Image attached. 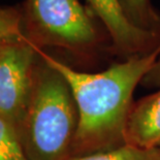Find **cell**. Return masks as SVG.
<instances>
[{
    "label": "cell",
    "mask_w": 160,
    "mask_h": 160,
    "mask_svg": "<svg viewBox=\"0 0 160 160\" xmlns=\"http://www.w3.org/2000/svg\"><path fill=\"white\" fill-rule=\"evenodd\" d=\"M39 56L68 83L77 103L79 125L72 156L105 152L126 144L132 95L160 57V42L144 55L130 57L100 72H83L37 49Z\"/></svg>",
    "instance_id": "1"
},
{
    "label": "cell",
    "mask_w": 160,
    "mask_h": 160,
    "mask_svg": "<svg viewBox=\"0 0 160 160\" xmlns=\"http://www.w3.org/2000/svg\"><path fill=\"white\" fill-rule=\"evenodd\" d=\"M78 125L68 83L38 54L31 100L18 134L24 153L29 160H68Z\"/></svg>",
    "instance_id": "2"
},
{
    "label": "cell",
    "mask_w": 160,
    "mask_h": 160,
    "mask_svg": "<svg viewBox=\"0 0 160 160\" xmlns=\"http://www.w3.org/2000/svg\"><path fill=\"white\" fill-rule=\"evenodd\" d=\"M22 17L25 37L37 49L88 57L101 46L99 29L79 0H26Z\"/></svg>",
    "instance_id": "3"
},
{
    "label": "cell",
    "mask_w": 160,
    "mask_h": 160,
    "mask_svg": "<svg viewBox=\"0 0 160 160\" xmlns=\"http://www.w3.org/2000/svg\"><path fill=\"white\" fill-rule=\"evenodd\" d=\"M37 60V48L27 38L9 40L0 52V118L17 138L31 100Z\"/></svg>",
    "instance_id": "4"
},
{
    "label": "cell",
    "mask_w": 160,
    "mask_h": 160,
    "mask_svg": "<svg viewBox=\"0 0 160 160\" xmlns=\"http://www.w3.org/2000/svg\"><path fill=\"white\" fill-rule=\"evenodd\" d=\"M96 17L103 23L119 54L134 57L149 53L158 45L160 35L133 26L116 0H87Z\"/></svg>",
    "instance_id": "5"
},
{
    "label": "cell",
    "mask_w": 160,
    "mask_h": 160,
    "mask_svg": "<svg viewBox=\"0 0 160 160\" xmlns=\"http://www.w3.org/2000/svg\"><path fill=\"white\" fill-rule=\"evenodd\" d=\"M126 142L142 148L160 144V90L133 103L128 116Z\"/></svg>",
    "instance_id": "6"
},
{
    "label": "cell",
    "mask_w": 160,
    "mask_h": 160,
    "mask_svg": "<svg viewBox=\"0 0 160 160\" xmlns=\"http://www.w3.org/2000/svg\"><path fill=\"white\" fill-rule=\"evenodd\" d=\"M124 16L138 28L160 35V15L150 0H116Z\"/></svg>",
    "instance_id": "7"
},
{
    "label": "cell",
    "mask_w": 160,
    "mask_h": 160,
    "mask_svg": "<svg viewBox=\"0 0 160 160\" xmlns=\"http://www.w3.org/2000/svg\"><path fill=\"white\" fill-rule=\"evenodd\" d=\"M68 160H160V148H142L126 142L110 151L72 156Z\"/></svg>",
    "instance_id": "8"
},
{
    "label": "cell",
    "mask_w": 160,
    "mask_h": 160,
    "mask_svg": "<svg viewBox=\"0 0 160 160\" xmlns=\"http://www.w3.org/2000/svg\"><path fill=\"white\" fill-rule=\"evenodd\" d=\"M0 160H29L24 153L17 134L0 118Z\"/></svg>",
    "instance_id": "9"
},
{
    "label": "cell",
    "mask_w": 160,
    "mask_h": 160,
    "mask_svg": "<svg viewBox=\"0 0 160 160\" xmlns=\"http://www.w3.org/2000/svg\"><path fill=\"white\" fill-rule=\"evenodd\" d=\"M26 38L23 31L22 12L16 8H0V40Z\"/></svg>",
    "instance_id": "10"
},
{
    "label": "cell",
    "mask_w": 160,
    "mask_h": 160,
    "mask_svg": "<svg viewBox=\"0 0 160 160\" xmlns=\"http://www.w3.org/2000/svg\"><path fill=\"white\" fill-rule=\"evenodd\" d=\"M141 84L147 88H160V57L145 76Z\"/></svg>",
    "instance_id": "11"
},
{
    "label": "cell",
    "mask_w": 160,
    "mask_h": 160,
    "mask_svg": "<svg viewBox=\"0 0 160 160\" xmlns=\"http://www.w3.org/2000/svg\"><path fill=\"white\" fill-rule=\"evenodd\" d=\"M17 40H18V39H17ZM8 42H9V40H0V52H1L3 46H4V43Z\"/></svg>",
    "instance_id": "12"
},
{
    "label": "cell",
    "mask_w": 160,
    "mask_h": 160,
    "mask_svg": "<svg viewBox=\"0 0 160 160\" xmlns=\"http://www.w3.org/2000/svg\"><path fill=\"white\" fill-rule=\"evenodd\" d=\"M158 147H159V148H160V144H159V146H158Z\"/></svg>",
    "instance_id": "13"
}]
</instances>
